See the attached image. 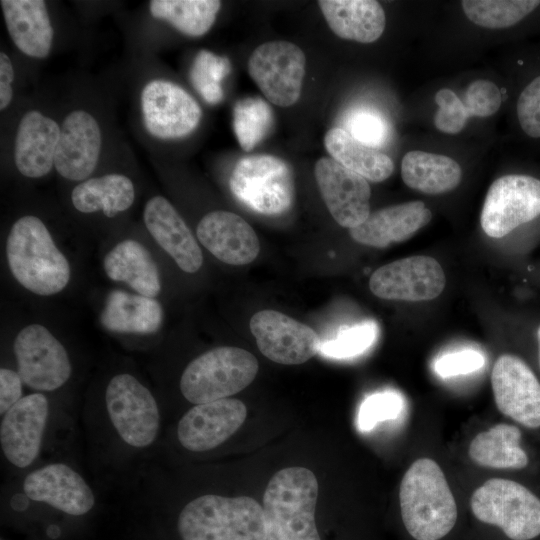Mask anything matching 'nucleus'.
<instances>
[{"mask_svg": "<svg viewBox=\"0 0 540 540\" xmlns=\"http://www.w3.org/2000/svg\"><path fill=\"white\" fill-rule=\"evenodd\" d=\"M100 445L118 459H132L157 445L161 413L150 389L130 373L115 374L107 383L102 410L87 415Z\"/></svg>", "mask_w": 540, "mask_h": 540, "instance_id": "f257e3e1", "label": "nucleus"}, {"mask_svg": "<svg viewBox=\"0 0 540 540\" xmlns=\"http://www.w3.org/2000/svg\"><path fill=\"white\" fill-rule=\"evenodd\" d=\"M402 524L413 540H444L455 529L458 509L445 475L420 458L405 472L399 490Z\"/></svg>", "mask_w": 540, "mask_h": 540, "instance_id": "f03ea898", "label": "nucleus"}, {"mask_svg": "<svg viewBox=\"0 0 540 540\" xmlns=\"http://www.w3.org/2000/svg\"><path fill=\"white\" fill-rule=\"evenodd\" d=\"M6 255L15 279L37 295L59 293L69 282V263L36 216H23L12 225Z\"/></svg>", "mask_w": 540, "mask_h": 540, "instance_id": "7ed1b4c3", "label": "nucleus"}, {"mask_svg": "<svg viewBox=\"0 0 540 540\" xmlns=\"http://www.w3.org/2000/svg\"><path fill=\"white\" fill-rule=\"evenodd\" d=\"M318 481L304 467L276 472L263 495L266 540H321L315 522Z\"/></svg>", "mask_w": 540, "mask_h": 540, "instance_id": "20e7f679", "label": "nucleus"}, {"mask_svg": "<svg viewBox=\"0 0 540 540\" xmlns=\"http://www.w3.org/2000/svg\"><path fill=\"white\" fill-rule=\"evenodd\" d=\"M181 540H266L262 506L252 497L197 496L178 515Z\"/></svg>", "mask_w": 540, "mask_h": 540, "instance_id": "39448f33", "label": "nucleus"}, {"mask_svg": "<svg viewBox=\"0 0 540 540\" xmlns=\"http://www.w3.org/2000/svg\"><path fill=\"white\" fill-rule=\"evenodd\" d=\"M258 369L256 357L245 349L213 348L188 363L181 374L179 389L193 405L229 398L251 384Z\"/></svg>", "mask_w": 540, "mask_h": 540, "instance_id": "423d86ee", "label": "nucleus"}, {"mask_svg": "<svg viewBox=\"0 0 540 540\" xmlns=\"http://www.w3.org/2000/svg\"><path fill=\"white\" fill-rule=\"evenodd\" d=\"M470 508L479 523L498 529L509 540L540 536V499L515 481L487 480L473 492Z\"/></svg>", "mask_w": 540, "mask_h": 540, "instance_id": "0eeeda50", "label": "nucleus"}, {"mask_svg": "<svg viewBox=\"0 0 540 540\" xmlns=\"http://www.w3.org/2000/svg\"><path fill=\"white\" fill-rule=\"evenodd\" d=\"M231 192L252 211L279 216L294 200L291 167L273 155H251L240 159L230 176Z\"/></svg>", "mask_w": 540, "mask_h": 540, "instance_id": "6e6552de", "label": "nucleus"}, {"mask_svg": "<svg viewBox=\"0 0 540 540\" xmlns=\"http://www.w3.org/2000/svg\"><path fill=\"white\" fill-rule=\"evenodd\" d=\"M53 415L45 393L33 392L1 416V454L14 471H29L37 462Z\"/></svg>", "mask_w": 540, "mask_h": 540, "instance_id": "1a4fd4ad", "label": "nucleus"}, {"mask_svg": "<svg viewBox=\"0 0 540 540\" xmlns=\"http://www.w3.org/2000/svg\"><path fill=\"white\" fill-rule=\"evenodd\" d=\"M13 351L17 372L35 392L58 390L71 377L72 365L65 347L40 324L24 327L14 340Z\"/></svg>", "mask_w": 540, "mask_h": 540, "instance_id": "9d476101", "label": "nucleus"}, {"mask_svg": "<svg viewBox=\"0 0 540 540\" xmlns=\"http://www.w3.org/2000/svg\"><path fill=\"white\" fill-rule=\"evenodd\" d=\"M306 57L294 43L271 41L259 45L248 61V72L271 103L288 107L301 94Z\"/></svg>", "mask_w": 540, "mask_h": 540, "instance_id": "9b49d317", "label": "nucleus"}, {"mask_svg": "<svg viewBox=\"0 0 540 540\" xmlns=\"http://www.w3.org/2000/svg\"><path fill=\"white\" fill-rule=\"evenodd\" d=\"M540 215V180L523 174L496 179L488 189L480 223L484 232L501 238Z\"/></svg>", "mask_w": 540, "mask_h": 540, "instance_id": "f8f14e48", "label": "nucleus"}, {"mask_svg": "<svg viewBox=\"0 0 540 540\" xmlns=\"http://www.w3.org/2000/svg\"><path fill=\"white\" fill-rule=\"evenodd\" d=\"M21 491L29 501L76 517L89 513L96 503L91 485L65 462H51L29 470L22 479Z\"/></svg>", "mask_w": 540, "mask_h": 540, "instance_id": "ddd939ff", "label": "nucleus"}, {"mask_svg": "<svg viewBox=\"0 0 540 540\" xmlns=\"http://www.w3.org/2000/svg\"><path fill=\"white\" fill-rule=\"evenodd\" d=\"M141 112L148 133L159 139H178L192 133L199 125L202 110L182 87L155 79L141 92Z\"/></svg>", "mask_w": 540, "mask_h": 540, "instance_id": "4468645a", "label": "nucleus"}, {"mask_svg": "<svg viewBox=\"0 0 540 540\" xmlns=\"http://www.w3.org/2000/svg\"><path fill=\"white\" fill-rule=\"evenodd\" d=\"M246 416L245 404L236 398L194 405L178 420L175 437L186 451L206 453L231 438L243 425Z\"/></svg>", "mask_w": 540, "mask_h": 540, "instance_id": "2eb2a0df", "label": "nucleus"}, {"mask_svg": "<svg viewBox=\"0 0 540 540\" xmlns=\"http://www.w3.org/2000/svg\"><path fill=\"white\" fill-rule=\"evenodd\" d=\"M446 277L439 262L429 256L406 257L375 270L369 280L371 292L382 299L427 301L441 294Z\"/></svg>", "mask_w": 540, "mask_h": 540, "instance_id": "dca6fc26", "label": "nucleus"}, {"mask_svg": "<svg viewBox=\"0 0 540 540\" xmlns=\"http://www.w3.org/2000/svg\"><path fill=\"white\" fill-rule=\"evenodd\" d=\"M249 326L260 352L278 364H302L320 350L315 330L279 311L261 310L251 317Z\"/></svg>", "mask_w": 540, "mask_h": 540, "instance_id": "f3484780", "label": "nucleus"}, {"mask_svg": "<svg viewBox=\"0 0 540 540\" xmlns=\"http://www.w3.org/2000/svg\"><path fill=\"white\" fill-rule=\"evenodd\" d=\"M499 411L528 428L540 427V382L520 357L501 355L491 374Z\"/></svg>", "mask_w": 540, "mask_h": 540, "instance_id": "a211bd4d", "label": "nucleus"}, {"mask_svg": "<svg viewBox=\"0 0 540 540\" xmlns=\"http://www.w3.org/2000/svg\"><path fill=\"white\" fill-rule=\"evenodd\" d=\"M314 174L322 199L340 226L352 229L367 219L371 189L365 178L331 157L320 158Z\"/></svg>", "mask_w": 540, "mask_h": 540, "instance_id": "6ab92c4d", "label": "nucleus"}, {"mask_svg": "<svg viewBox=\"0 0 540 540\" xmlns=\"http://www.w3.org/2000/svg\"><path fill=\"white\" fill-rule=\"evenodd\" d=\"M102 145L101 130L89 112L77 109L63 120L54 167L65 179L85 181L95 170Z\"/></svg>", "mask_w": 540, "mask_h": 540, "instance_id": "aec40b11", "label": "nucleus"}, {"mask_svg": "<svg viewBox=\"0 0 540 540\" xmlns=\"http://www.w3.org/2000/svg\"><path fill=\"white\" fill-rule=\"evenodd\" d=\"M196 232L200 243L211 254L230 265L251 263L260 252L253 228L233 212H209L200 220Z\"/></svg>", "mask_w": 540, "mask_h": 540, "instance_id": "412c9836", "label": "nucleus"}, {"mask_svg": "<svg viewBox=\"0 0 540 540\" xmlns=\"http://www.w3.org/2000/svg\"><path fill=\"white\" fill-rule=\"evenodd\" d=\"M145 226L154 240L187 273L203 264L201 248L173 205L162 196L149 199L143 212Z\"/></svg>", "mask_w": 540, "mask_h": 540, "instance_id": "4be33fe9", "label": "nucleus"}, {"mask_svg": "<svg viewBox=\"0 0 540 540\" xmlns=\"http://www.w3.org/2000/svg\"><path fill=\"white\" fill-rule=\"evenodd\" d=\"M60 128L54 119L37 110L21 118L14 143V162L23 176L40 178L51 171Z\"/></svg>", "mask_w": 540, "mask_h": 540, "instance_id": "5701e85b", "label": "nucleus"}, {"mask_svg": "<svg viewBox=\"0 0 540 540\" xmlns=\"http://www.w3.org/2000/svg\"><path fill=\"white\" fill-rule=\"evenodd\" d=\"M431 218V211L422 201H411L370 212L367 219L349 229V233L358 243L384 248L410 239Z\"/></svg>", "mask_w": 540, "mask_h": 540, "instance_id": "b1692460", "label": "nucleus"}, {"mask_svg": "<svg viewBox=\"0 0 540 540\" xmlns=\"http://www.w3.org/2000/svg\"><path fill=\"white\" fill-rule=\"evenodd\" d=\"M0 4L15 46L27 56L47 57L52 47L53 28L46 3L42 0H2Z\"/></svg>", "mask_w": 540, "mask_h": 540, "instance_id": "393cba45", "label": "nucleus"}, {"mask_svg": "<svg viewBox=\"0 0 540 540\" xmlns=\"http://www.w3.org/2000/svg\"><path fill=\"white\" fill-rule=\"evenodd\" d=\"M318 5L327 24L340 38L371 43L385 29V13L377 1L320 0Z\"/></svg>", "mask_w": 540, "mask_h": 540, "instance_id": "a878e982", "label": "nucleus"}, {"mask_svg": "<svg viewBox=\"0 0 540 540\" xmlns=\"http://www.w3.org/2000/svg\"><path fill=\"white\" fill-rule=\"evenodd\" d=\"M104 270L111 280L125 282L140 295L154 298L160 293L157 265L150 252L135 240L115 245L104 258Z\"/></svg>", "mask_w": 540, "mask_h": 540, "instance_id": "bb28decb", "label": "nucleus"}, {"mask_svg": "<svg viewBox=\"0 0 540 540\" xmlns=\"http://www.w3.org/2000/svg\"><path fill=\"white\" fill-rule=\"evenodd\" d=\"M163 311L160 303L151 297L112 291L100 315L102 325L110 331L151 334L161 326Z\"/></svg>", "mask_w": 540, "mask_h": 540, "instance_id": "cd10ccee", "label": "nucleus"}, {"mask_svg": "<svg viewBox=\"0 0 540 540\" xmlns=\"http://www.w3.org/2000/svg\"><path fill=\"white\" fill-rule=\"evenodd\" d=\"M324 145L332 159L366 180L381 182L394 171L389 156L356 140L341 127L328 130Z\"/></svg>", "mask_w": 540, "mask_h": 540, "instance_id": "c85d7f7f", "label": "nucleus"}, {"mask_svg": "<svg viewBox=\"0 0 540 540\" xmlns=\"http://www.w3.org/2000/svg\"><path fill=\"white\" fill-rule=\"evenodd\" d=\"M404 183L426 194H442L455 189L461 181L462 170L452 158L414 150L401 162Z\"/></svg>", "mask_w": 540, "mask_h": 540, "instance_id": "c756f323", "label": "nucleus"}, {"mask_svg": "<svg viewBox=\"0 0 540 540\" xmlns=\"http://www.w3.org/2000/svg\"><path fill=\"white\" fill-rule=\"evenodd\" d=\"M132 181L125 175L111 173L80 182L72 191V204L82 213L101 210L114 217L126 211L134 202Z\"/></svg>", "mask_w": 540, "mask_h": 540, "instance_id": "7c9ffc66", "label": "nucleus"}, {"mask_svg": "<svg viewBox=\"0 0 540 540\" xmlns=\"http://www.w3.org/2000/svg\"><path fill=\"white\" fill-rule=\"evenodd\" d=\"M520 439L518 427L500 423L478 433L468 453L472 461L483 467L522 469L528 464V457L520 446Z\"/></svg>", "mask_w": 540, "mask_h": 540, "instance_id": "2f4dec72", "label": "nucleus"}, {"mask_svg": "<svg viewBox=\"0 0 540 540\" xmlns=\"http://www.w3.org/2000/svg\"><path fill=\"white\" fill-rule=\"evenodd\" d=\"M221 8L217 0H152L149 10L154 18L170 23L181 33L199 37L213 26Z\"/></svg>", "mask_w": 540, "mask_h": 540, "instance_id": "473e14b6", "label": "nucleus"}, {"mask_svg": "<svg viewBox=\"0 0 540 540\" xmlns=\"http://www.w3.org/2000/svg\"><path fill=\"white\" fill-rule=\"evenodd\" d=\"M540 4L536 0H464L466 17L474 24L502 29L515 25Z\"/></svg>", "mask_w": 540, "mask_h": 540, "instance_id": "72a5a7b5", "label": "nucleus"}, {"mask_svg": "<svg viewBox=\"0 0 540 540\" xmlns=\"http://www.w3.org/2000/svg\"><path fill=\"white\" fill-rule=\"evenodd\" d=\"M273 125V112L268 103L258 97L238 101L233 110V127L244 151L252 150L269 133Z\"/></svg>", "mask_w": 540, "mask_h": 540, "instance_id": "f704fd0d", "label": "nucleus"}, {"mask_svg": "<svg viewBox=\"0 0 540 540\" xmlns=\"http://www.w3.org/2000/svg\"><path fill=\"white\" fill-rule=\"evenodd\" d=\"M230 62L208 50H201L190 70V81L195 90L209 104L223 99L222 81L230 73Z\"/></svg>", "mask_w": 540, "mask_h": 540, "instance_id": "c9c22d12", "label": "nucleus"}, {"mask_svg": "<svg viewBox=\"0 0 540 540\" xmlns=\"http://www.w3.org/2000/svg\"><path fill=\"white\" fill-rule=\"evenodd\" d=\"M353 138L375 149L385 146L391 138V125L377 109L355 107L343 119V128Z\"/></svg>", "mask_w": 540, "mask_h": 540, "instance_id": "e433bc0d", "label": "nucleus"}, {"mask_svg": "<svg viewBox=\"0 0 540 540\" xmlns=\"http://www.w3.org/2000/svg\"><path fill=\"white\" fill-rule=\"evenodd\" d=\"M377 335V324L374 321H364L342 328L333 338L321 341L319 352L329 358H352L370 348Z\"/></svg>", "mask_w": 540, "mask_h": 540, "instance_id": "4c0bfd02", "label": "nucleus"}, {"mask_svg": "<svg viewBox=\"0 0 540 540\" xmlns=\"http://www.w3.org/2000/svg\"><path fill=\"white\" fill-rule=\"evenodd\" d=\"M403 409L402 397L394 391H383L368 396L358 412V428L369 431L379 422L396 419Z\"/></svg>", "mask_w": 540, "mask_h": 540, "instance_id": "58836bf2", "label": "nucleus"}, {"mask_svg": "<svg viewBox=\"0 0 540 540\" xmlns=\"http://www.w3.org/2000/svg\"><path fill=\"white\" fill-rule=\"evenodd\" d=\"M435 102L438 105L434 116L436 128L447 134H457L462 131L470 116L464 102L447 88L436 93Z\"/></svg>", "mask_w": 540, "mask_h": 540, "instance_id": "ea45409f", "label": "nucleus"}, {"mask_svg": "<svg viewBox=\"0 0 540 540\" xmlns=\"http://www.w3.org/2000/svg\"><path fill=\"white\" fill-rule=\"evenodd\" d=\"M502 96L497 85L488 80H476L465 91L464 105L470 116L488 117L498 111Z\"/></svg>", "mask_w": 540, "mask_h": 540, "instance_id": "a19ab883", "label": "nucleus"}, {"mask_svg": "<svg viewBox=\"0 0 540 540\" xmlns=\"http://www.w3.org/2000/svg\"><path fill=\"white\" fill-rule=\"evenodd\" d=\"M517 116L521 128L528 136L540 138V76L521 92L517 101Z\"/></svg>", "mask_w": 540, "mask_h": 540, "instance_id": "79ce46f5", "label": "nucleus"}, {"mask_svg": "<svg viewBox=\"0 0 540 540\" xmlns=\"http://www.w3.org/2000/svg\"><path fill=\"white\" fill-rule=\"evenodd\" d=\"M484 356L476 350H461L445 354L434 363L435 372L442 378H449L475 372L483 367Z\"/></svg>", "mask_w": 540, "mask_h": 540, "instance_id": "37998d69", "label": "nucleus"}, {"mask_svg": "<svg viewBox=\"0 0 540 540\" xmlns=\"http://www.w3.org/2000/svg\"><path fill=\"white\" fill-rule=\"evenodd\" d=\"M23 384V380L17 371L6 367L0 369L1 416L24 397Z\"/></svg>", "mask_w": 540, "mask_h": 540, "instance_id": "c03bdc74", "label": "nucleus"}, {"mask_svg": "<svg viewBox=\"0 0 540 540\" xmlns=\"http://www.w3.org/2000/svg\"><path fill=\"white\" fill-rule=\"evenodd\" d=\"M14 69L5 52L0 53V110L6 109L13 98Z\"/></svg>", "mask_w": 540, "mask_h": 540, "instance_id": "a18cd8bd", "label": "nucleus"}, {"mask_svg": "<svg viewBox=\"0 0 540 540\" xmlns=\"http://www.w3.org/2000/svg\"><path fill=\"white\" fill-rule=\"evenodd\" d=\"M537 345H538V360H539V366H540V325L537 328Z\"/></svg>", "mask_w": 540, "mask_h": 540, "instance_id": "49530a36", "label": "nucleus"}]
</instances>
